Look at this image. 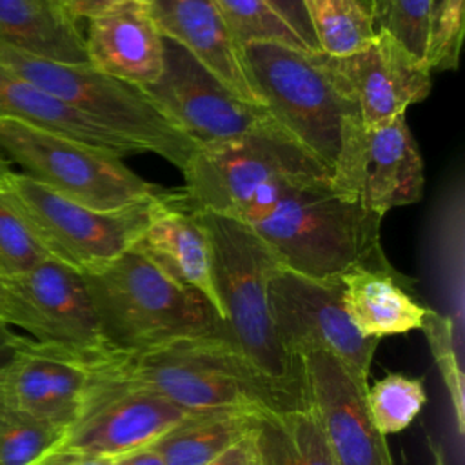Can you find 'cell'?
Here are the masks:
<instances>
[{
	"label": "cell",
	"instance_id": "20",
	"mask_svg": "<svg viewBox=\"0 0 465 465\" xmlns=\"http://www.w3.org/2000/svg\"><path fill=\"white\" fill-rule=\"evenodd\" d=\"M85 49L89 65L145 87L163 67V35L156 27L149 2H127L87 20Z\"/></svg>",
	"mask_w": 465,
	"mask_h": 465
},
{
	"label": "cell",
	"instance_id": "21",
	"mask_svg": "<svg viewBox=\"0 0 465 465\" xmlns=\"http://www.w3.org/2000/svg\"><path fill=\"white\" fill-rule=\"evenodd\" d=\"M341 302L365 338L421 331L430 307L416 300L409 278L400 274L392 263L356 265L340 278Z\"/></svg>",
	"mask_w": 465,
	"mask_h": 465
},
{
	"label": "cell",
	"instance_id": "13",
	"mask_svg": "<svg viewBox=\"0 0 465 465\" xmlns=\"http://www.w3.org/2000/svg\"><path fill=\"white\" fill-rule=\"evenodd\" d=\"M187 414L154 392L93 376L74 420L53 452L73 450L114 460L153 445Z\"/></svg>",
	"mask_w": 465,
	"mask_h": 465
},
{
	"label": "cell",
	"instance_id": "8",
	"mask_svg": "<svg viewBox=\"0 0 465 465\" xmlns=\"http://www.w3.org/2000/svg\"><path fill=\"white\" fill-rule=\"evenodd\" d=\"M243 54L265 109L331 173L343 118L352 105L334 85L322 53L251 42L243 45Z\"/></svg>",
	"mask_w": 465,
	"mask_h": 465
},
{
	"label": "cell",
	"instance_id": "22",
	"mask_svg": "<svg viewBox=\"0 0 465 465\" xmlns=\"http://www.w3.org/2000/svg\"><path fill=\"white\" fill-rule=\"evenodd\" d=\"M0 118H13L29 125L69 136L116 156L145 153L140 145L113 133L105 125L45 93L7 67L0 65Z\"/></svg>",
	"mask_w": 465,
	"mask_h": 465
},
{
	"label": "cell",
	"instance_id": "14",
	"mask_svg": "<svg viewBox=\"0 0 465 465\" xmlns=\"http://www.w3.org/2000/svg\"><path fill=\"white\" fill-rule=\"evenodd\" d=\"M91 349L15 334L0 367V401L65 432L93 381Z\"/></svg>",
	"mask_w": 465,
	"mask_h": 465
},
{
	"label": "cell",
	"instance_id": "41",
	"mask_svg": "<svg viewBox=\"0 0 465 465\" xmlns=\"http://www.w3.org/2000/svg\"><path fill=\"white\" fill-rule=\"evenodd\" d=\"M430 450H432V465H447V458L440 445H432Z\"/></svg>",
	"mask_w": 465,
	"mask_h": 465
},
{
	"label": "cell",
	"instance_id": "37",
	"mask_svg": "<svg viewBox=\"0 0 465 465\" xmlns=\"http://www.w3.org/2000/svg\"><path fill=\"white\" fill-rule=\"evenodd\" d=\"M38 465H114V460L84 454V452L60 450V452L47 454Z\"/></svg>",
	"mask_w": 465,
	"mask_h": 465
},
{
	"label": "cell",
	"instance_id": "12",
	"mask_svg": "<svg viewBox=\"0 0 465 465\" xmlns=\"http://www.w3.org/2000/svg\"><path fill=\"white\" fill-rule=\"evenodd\" d=\"M140 89L198 147L232 142L272 118L265 107L236 96L167 36L160 78Z\"/></svg>",
	"mask_w": 465,
	"mask_h": 465
},
{
	"label": "cell",
	"instance_id": "38",
	"mask_svg": "<svg viewBox=\"0 0 465 465\" xmlns=\"http://www.w3.org/2000/svg\"><path fill=\"white\" fill-rule=\"evenodd\" d=\"M114 465H165V461L160 452L153 445H149L114 458Z\"/></svg>",
	"mask_w": 465,
	"mask_h": 465
},
{
	"label": "cell",
	"instance_id": "26",
	"mask_svg": "<svg viewBox=\"0 0 465 465\" xmlns=\"http://www.w3.org/2000/svg\"><path fill=\"white\" fill-rule=\"evenodd\" d=\"M318 51L341 58L369 45L378 29L371 0H303Z\"/></svg>",
	"mask_w": 465,
	"mask_h": 465
},
{
	"label": "cell",
	"instance_id": "32",
	"mask_svg": "<svg viewBox=\"0 0 465 465\" xmlns=\"http://www.w3.org/2000/svg\"><path fill=\"white\" fill-rule=\"evenodd\" d=\"M421 331L429 341L430 352L434 361L441 372L443 383L449 391L452 411H454V423L456 430L463 434V372L458 358V345H456V322L449 314H441L430 309Z\"/></svg>",
	"mask_w": 465,
	"mask_h": 465
},
{
	"label": "cell",
	"instance_id": "6",
	"mask_svg": "<svg viewBox=\"0 0 465 465\" xmlns=\"http://www.w3.org/2000/svg\"><path fill=\"white\" fill-rule=\"evenodd\" d=\"M0 65L78 109L113 133L185 169L198 145L136 85L91 65L38 58L0 44Z\"/></svg>",
	"mask_w": 465,
	"mask_h": 465
},
{
	"label": "cell",
	"instance_id": "28",
	"mask_svg": "<svg viewBox=\"0 0 465 465\" xmlns=\"http://www.w3.org/2000/svg\"><path fill=\"white\" fill-rule=\"evenodd\" d=\"M62 436V427L22 414L0 401V465H38Z\"/></svg>",
	"mask_w": 465,
	"mask_h": 465
},
{
	"label": "cell",
	"instance_id": "39",
	"mask_svg": "<svg viewBox=\"0 0 465 465\" xmlns=\"http://www.w3.org/2000/svg\"><path fill=\"white\" fill-rule=\"evenodd\" d=\"M16 322V314H15V302L4 283V280L0 278V327H9L15 325Z\"/></svg>",
	"mask_w": 465,
	"mask_h": 465
},
{
	"label": "cell",
	"instance_id": "10",
	"mask_svg": "<svg viewBox=\"0 0 465 465\" xmlns=\"http://www.w3.org/2000/svg\"><path fill=\"white\" fill-rule=\"evenodd\" d=\"M331 183L338 194L380 216L416 203L425 183L423 158L405 114L367 127L351 107L343 118Z\"/></svg>",
	"mask_w": 465,
	"mask_h": 465
},
{
	"label": "cell",
	"instance_id": "29",
	"mask_svg": "<svg viewBox=\"0 0 465 465\" xmlns=\"http://www.w3.org/2000/svg\"><path fill=\"white\" fill-rule=\"evenodd\" d=\"M378 31L389 33L416 58H427L432 2L430 0H371ZM427 64V62H425Z\"/></svg>",
	"mask_w": 465,
	"mask_h": 465
},
{
	"label": "cell",
	"instance_id": "35",
	"mask_svg": "<svg viewBox=\"0 0 465 465\" xmlns=\"http://www.w3.org/2000/svg\"><path fill=\"white\" fill-rule=\"evenodd\" d=\"M205 465H265L258 441L256 423Z\"/></svg>",
	"mask_w": 465,
	"mask_h": 465
},
{
	"label": "cell",
	"instance_id": "16",
	"mask_svg": "<svg viewBox=\"0 0 465 465\" xmlns=\"http://www.w3.org/2000/svg\"><path fill=\"white\" fill-rule=\"evenodd\" d=\"M305 401L316 412L336 465H394L385 436L372 423L365 389L322 351L300 356Z\"/></svg>",
	"mask_w": 465,
	"mask_h": 465
},
{
	"label": "cell",
	"instance_id": "1",
	"mask_svg": "<svg viewBox=\"0 0 465 465\" xmlns=\"http://www.w3.org/2000/svg\"><path fill=\"white\" fill-rule=\"evenodd\" d=\"M198 213L213 243L214 283L229 343L262 383L274 411L305 407L302 361L282 343L269 305L276 258L247 223Z\"/></svg>",
	"mask_w": 465,
	"mask_h": 465
},
{
	"label": "cell",
	"instance_id": "11",
	"mask_svg": "<svg viewBox=\"0 0 465 465\" xmlns=\"http://www.w3.org/2000/svg\"><path fill=\"white\" fill-rule=\"evenodd\" d=\"M267 294L278 336L294 358L311 351L327 352L367 391L380 340L365 338L354 327L338 278L314 280L278 265Z\"/></svg>",
	"mask_w": 465,
	"mask_h": 465
},
{
	"label": "cell",
	"instance_id": "25",
	"mask_svg": "<svg viewBox=\"0 0 465 465\" xmlns=\"http://www.w3.org/2000/svg\"><path fill=\"white\" fill-rule=\"evenodd\" d=\"M256 432L265 465H336L311 405L263 411Z\"/></svg>",
	"mask_w": 465,
	"mask_h": 465
},
{
	"label": "cell",
	"instance_id": "43",
	"mask_svg": "<svg viewBox=\"0 0 465 465\" xmlns=\"http://www.w3.org/2000/svg\"><path fill=\"white\" fill-rule=\"evenodd\" d=\"M432 2V16H434V13H436V9L440 7V4H441V0H430Z\"/></svg>",
	"mask_w": 465,
	"mask_h": 465
},
{
	"label": "cell",
	"instance_id": "4",
	"mask_svg": "<svg viewBox=\"0 0 465 465\" xmlns=\"http://www.w3.org/2000/svg\"><path fill=\"white\" fill-rule=\"evenodd\" d=\"M102 340L120 351H147L189 338L225 336L218 311L133 247L84 274Z\"/></svg>",
	"mask_w": 465,
	"mask_h": 465
},
{
	"label": "cell",
	"instance_id": "18",
	"mask_svg": "<svg viewBox=\"0 0 465 465\" xmlns=\"http://www.w3.org/2000/svg\"><path fill=\"white\" fill-rule=\"evenodd\" d=\"M133 249L147 256L178 283L200 292L222 316L214 283L213 243L198 209L191 207L182 187L160 196Z\"/></svg>",
	"mask_w": 465,
	"mask_h": 465
},
{
	"label": "cell",
	"instance_id": "40",
	"mask_svg": "<svg viewBox=\"0 0 465 465\" xmlns=\"http://www.w3.org/2000/svg\"><path fill=\"white\" fill-rule=\"evenodd\" d=\"M13 341L15 334L7 327H0V367L7 361V358L13 352Z\"/></svg>",
	"mask_w": 465,
	"mask_h": 465
},
{
	"label": "cell",
	"instance_id": "23",
	"mask_svg": "<svg viewBox=\"0 0 465 465\" xmlns=\"http://www.w3.org/2000/svg\"><path fill=\"white\" fill-rule=\"evenodd\" d=\"M0 44L45 60L89 65L85 38L62 0H0Z\"/></svg>",
	"mask_w": 465,
	"mask_h": 465
},
{
	"label": "cell",
	"instance_id": "7",
	"mask_svg": "<svg viewBox=\"0 0 465 465\" xmlns=\"http://www.w3.org/2000/svg\"><path fill=\"white\" fill-rule=\"evenodd\" d=\"M0 153L36 182L98 211L138 205L167 191L109 151L13 118H0Z\"/></svg>",
	"mask_w": 465,
	"mask_h": 465
},
{
	"label": "cell",
	"instance_id": "17",
	"mask_svg": "<svg viewBox=\"0 0 465 465\" xmlns=\"http://www.w3.org/2000/svg\"><path fill=\"white\" fill-rule=\"evenodd\" d=\"M4 283L15 302V325L35 340L76 347L105 343L82 272L47 258Z\"/></svg>",
	"mask_w": 465,
	"mask_h": 465
},
{
	"label": "cell",
	"instance_id": "30",
	"mask_svg": "<svg viewBox=\"0 0 465 465\" xmlns=\"http://www.w3.org/2000/svg\"><path fill=\"white\" fill-rule=\"evenodd\" d=\"M51 258L0 187V278L20 276Z\"/></svg>",
	"mask_w": 465,
	"mask_h": 465
},
{
	"label": "cell",
	"instance_id": "44",
	"mask_svg": "<svg viewBox=\"0 0 465 465\" xmlns=\"http://www.w3.org/2000/svg\"><path fill=\"white\" fill-rule=\"evenodd\" d=\"M62 4H64V2H62Z\"/></svg>",
	"mask_w": 465,
	"mask_h": 465
},
{
	"label": "cell",
	"instance_id": "42",
	"mask_svg": "<svg viewBox=\"0 0 465 465\" xmlns=\"http://www.w3.org/2000/svg\"><path fill=\"white\" fill-rule=\"evenodd\" d=\"M11 167H9V160H5L4 156H2V153H0V185L11 176Z\"/></svg>",
	"mask_w": 465,
	"mask_h": 465
},
{
	"label": "cell",
	"instance_id": "27",
	"mask_svg": "<svg viewBox=\"0 0 465 465\" xmlns=\"http://www.w3.org/2000/svg\"><path fill=\"white\" fill-rule=\"evenodd\" d=\"M427 403L423 380L389 372L365 391V405L376 429L383 434L405 430Z\"/></svg>",
	"mask_w": 465,
	"mask_h": 465
},
{
	"label": "cell",
	"instance_id": "2",
	"mask_svg": "<svg viewBox=\"0 0 465 465\" xmlns=\"http://www.w3.org/2000/svg\"><path fill=\"white\" fill-rule=\"evenodd\" d=\"M380 214L343 198L331 178L291 183L247 225L278 265L314 280H336L356 265L389 263Z\"/></svg>",
	"mask_w": 465,
	"mask_h": 465
},
{
	"label": "cell",
	"instance_id": "5",
	"mask_svg": "<svg viewBox=\"0 0 465 465\" xmlns=\"http://www.w3.org/2000/svg\"><path fill=\"white\" fill-rule=\"evenodd\" d=\"M183 174L191 207L247 223L291 183L331 178L274 118L225 143L198 147Z\"/></svg>",
	"mask_w": 465,
	"mask_h": 465
},
{
	"label": "cell",
	"instance_id": "31",
	"mask_svg": "<svg viewBox=\"0 0 465 465\" xmlns=\"http://www.w3.org/2000/svg\"><path fill=\"white\" fill-rule=\"evenodd\" d=\"M242 45L251 42H278L305 49L298 36L263 0H213ZM307 51V49H305Z\"/></svg>",
	"mask_w": 465,
	"mask_h": 465
},
{
	"label": "cell",
	"instance_id": "19",
	"mask_svg": "<svg viewBox=\"0 0 465 465\" xmlns=\"http://www.w3.org/2000/svg\"><path fill=\"white\" fill-rule=\"evenodd\" d=\"M149 11L163 36L189 51L236 96L265 107L243 45L213 0H149Z\"/></svg>",
	"mask_w": 465,
	"mask_h": 465
},
{
	"label": "cell",
	"instance_id": "3",
	"mask_svg": "<svg viewBox=\"0 0 465 465\" xmlns=\"http://www.w3.org/2000/svg\"><path fill=\"white\" fill-rule=\"evenodd\" d=\"M94 378L154 392L182 411H274L265 389L223 336L189 338L147 351L91 349Z\"/></svg>",
	"mask_w": 465,
	"mask_h": 465
},
{
	"label": "cell",
	"instance_id": "33",
	"mask_svg": "<svg viewBox=\"0 0 465 465\" xmlns=\"http://www.w3.org/2000/svg\"><path fill=\"white\" fill-rule=\"evenodd\" d=\"M463 42V0H441L432 16L427 65L434 71H454Z\"/></svg>",
	"mask_w": 465,
	"mask_h": 465
},
{
	"label": "cell",
	"instance_id": "34",
	"mask_svg": "<svg viewBox=\"0 0 465 465\" xmlns=\"http://www.w3.org/2000/svg\"><path fill=\"white\" fill-rule=\"evenodd\" d=\"M263 2L298 36V40L303 44L307 51L318 53V44H316L303 0H263Z\"/></svg>",
	"mask_w": 465,
	"mask_h": 465
},
{
	"label": "cell",
	"instance_id": "36",
	"mask_svg": "<svg viewBox=\"0 0 465 465\" xmlns=\"http://www.w3.org/2000/svg\"><path fill=\"white\" fill-rule=\"evenodd\" d=\"M69 15L78 20V18H93L100 13H105L116 5L127 4V2H149V0H62Z\"/></svg>",
	"mask_w": 465,
	"mask_h": 465
},
{
	"label": "cell",
	"instance_id": "9",
	"mask_svg": "<svg viewBox=\"0 0 465 465\" xmlns=\"http://www.w3.org/2000/svg\"><path fill=\"white\" fill-rule=\"evenodd\" d=\"M0 187L47 254L82 274L98 271L129 251L160 198L116 211H98L58 194L25 173H11Z\"/></svg>",
	"mask_w": 465,
	"mask_h": 465
},
{
	"label": "cell",
	"instance_id": "15",
	"mask_svg": "<svg viewBox=\"0 0 465 465\" xmlns=\"http://www.w3.org/2000/svg\"><path fill=\"white\" fill-rule=\"evenodd\" d=\"M322 56L334 85L367 127L405 114L407 107L425 100L432 87L429 65L385 31H378L374 40L354 54Z\"/></svg>",
	"mask_w": 465,
	"mask_h": 465
},
{
	"label": "cell",
	"instance_id": "24",
	"mask_svg": "<svg viewBox=\"0 0 465 465\" xmlns=\"http://www.w3.org/2000/svg\"><path fill=\"white\" fill-rule=\"evenodd\" d=\"M260 412L211 411L187 414L153 447L165 465H205L245 434Z\"/></svg>",
	"mask_w": 465,
	"mask_h": 465
}]
</instances>
